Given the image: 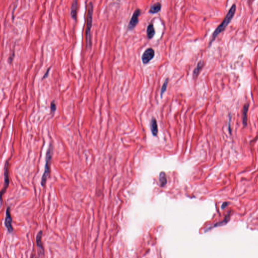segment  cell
Listing matches in <instances>:
<instances>
[{"label":"cell","mask_w":258,"mask_h":258,"mask_svg":"<svg viewBox=\"0 0 258 258\" xmlns=\"http://www.w3.org/2000/svg\"><path fill=\"white\" fill-rule=\"evenodd\" d=\"M235 11H236V5L234 4L231 7L230 9L229 10L228 12H227L226 15L225 16V17L223 20L221 24L217 27L216 29L215 30V31H214L212 35V39L210 40V44L213 42L214 39H216V37L220 33H222V31H224V30H225L226 27L227 26V25H228L229 23H230V21H232V19L233 18V17H234Z\"/></svg>","instance_id":"6da1fadb"},{"label":"cell","mask_w":258,"mask_h":258,"mask_svg":"<svg viewBox=\"0 0 258 258\" xmlns=\"http://www.w3.org/2000/svg\"><path fill=\"white\" fill-rule=\"evenodd\" d=\"M88 12L87 15L86 28V48H90L91 46V29L92 23V15L93 12V5L92 2H90L88 5Z\"/></svg>","instance_id":"7a4b0ae2"},{"label":"cell","mask_w":258,"mask_h":258,"mask_svg":"<svg viewBox=\"0 0 258 258\" xmlns=\"http://www.w3.org/2000/svg\"><path fill=\"white\" fill-rule=\"evenodd\" d=\"M53 146L51 143L48 146V149L47 150L45 158V171L42 176L41 180V185L44 187L45 185L46 181L50 176L51 171V159L53 157Z\"/></svg>","instance_id":"3957f363"},{"label":"cell","mask_w":258,"mask_h":258,"mask_svg":"<svg viewBox=\"0 0 258 258\" xmlns=\"http://www.w3.org/2000/svg\"><path fill=\"white\" fill-rule=\"evenodd\" d=\"M141 11L139 9H137L133 13V15L132 16L131 19L130 20V22L129 23V30H133L135 27L139 22V17L140 15Z\"/></svg>","instance_id":"277c9868"},{"label":"cell","mask_w":258,"mask_h":258,"mask_svg":"<svg viewBox=\"0 0 258 258\" xmlns=\"http://www.w3.org/2000/svg\"><path fill=\"white\" fill-rule=\"evenodd\" d=\"M155 55V51L153 48H148L145 51L142 56V60L143 63H148L153 59Z\"/></svg>","instance_id":"5b68a950"},{"label":"cell","mask_w":258,"mask_h":258,"mask_svg":"<svg viewBox=\"0 0 258 258\" xmlns=\"http://www.w3.org/2000/svg\"><path fill=\"white\" fill-rule=\"evenodd\" d=\"M12 218L11 217V213L9 207L7 208L6 212V218L5 219V225L6 227L8 232L12 233L13 231V227L12 226Z\"/></svg>","instance_id":"8992f818"},{"label":"cell","mask_w":258,"mask_h":258,"mask_svg":"<svg viewBox=\"0 0 258 258\" xmlns=\"http://www.w3.org/2000/svg\"><path fill=\"white\" fill-rule=\"evenodd\" d=\"M9 184V162L7 161L4 167V186L1 192V196L4 194Z\"/></svg>","instance_id":"52a82bcc"},{"label":"cell","mask_w":258,"mask_h":258,"mask_svg":"<svg viewBox=\"0 0 258 258\" xmlns=\"http://www.w3.org/2000/svg\"><path fill=\"white\" fill-rule=\"evenodd\" d=\"M249 104H246L243 107L242 110V119H243V124L244 126H247V112L249 110Z\"/></svg>","instance_id":"ba28073f"},{"label":"cell","mask_w":258,"mask_h":258,"mask_svg":"<svg viewBox=\"0 0 258 258\" xmlns=\"http://www.w3.org/2000/svg\"><path fill=\"white\" fill-rule=\"evenodd\" d=\"M78 6V1L77 0L73 1V3L72 4L70 13L72 18L74 19L75 20H76L77 19V11Z\"/></svg>","instance_id":"9c48e42d"},{"label":"cell","mask_w":258,"mask_h":258,"mask_svg":"<svg viewBox=\"0 0 258 258\" xmlns=\"http://www.w3.org/2000/svg\"><path fill=\"white\" fill-rule=\"evenodd\" d=\"M42 232L40 230L37 233L36 238V243L37 244V247H39L40 250H42V252H44V249H43V245L42 243Z\"/></svg>","instance_id":"30bf717a"},{"label":"cell","mask_w":258,"mask_h":258,"mask_svg":"<svg viewBox=\"0 0 258 258\" xmlns=\"http://www.w3.org/2000/svg\"><path fill=\"white\" fill-rule=\"evenodd\" d=\"M150 127L153 136H156L158 133V126L157 121L154 118H153L151 121Z\"/></svg>","instance_id":"8fae6325"},{"label":"cell","mask_w":258,"mask_h":258,"mask_svg":"<svg viewBox=\"0 0 258 258\" xmlns=\"http://www.w3.org/2000/svg\"><path fill=\"white\" fill-rule=\"evenodd\" d=\"M155 31L152 23L149 24L147 28V36L148 39H151L154 36Z\"/></svg>","instance_id":"7c38bea8"},{"label":"cell","mask_w":258,"mask_h":258,"mask_svg":"<svg viewBox=\"0 0 258 258\" xmlns=\"http://www.w3.org/2000/svg\"><path fill=\"white\" fill-rule=\"evenodd\" d=\"M161 8V4L157 2V3L154 4L153 5H152L150 7L149 12L151 13H156L158 12L160 10Z\"/></svg>","instance_id":"4fadbf2b"},{"label":"cell","mask_w":258,"mask_h":258,"mask_svg":"<svg viewBox=\"0 0 258 258\" xmlns=\"http://www.w3.org/2000/svg\"><path fill=\"white\" fill-rule=\"evenodd\" d=\"M203 65H204V62L202 61H200L198 63L196 68H195V69L194 70L193 74V76L194 78L196 77V76L198 75V74L199 73L200 71L202 69Z\"/></svg>","instance_id":"5bb4252c"},{"label":"cell","mask_w":258,"mask_h":258,"mask_svg":"<svg viewBox=\"0 0 258 258\" xmlns=\"http://www.w3.org/2000/svg\"><path fill=\"white\" fill-rule=\"evenodd\" d=\"M159 182L161 187H164L167 183V179L166 173L164 172H161L159 175Z\"/></svg>","instance_id":"9a60e30c"},{"label":"cell","mask_w":258,"mask_h":258,"mask_svg":"<svg viewBox=\"0 0 258 258\" xmlns=\"http://www.w3.org/2000/svg\"><path fill=\"white\" fill-rule=\"evenodd\" d=\"M168 83H169V79H168V78H167V79H166V81H164V83L163 84V85H162V87H161V98H162V95H163L164 93V92H165V91L166 90V88H167V85H168Z\"/></svg>","instance_id":"2e32d148"},{"label":"cell","mask_w":258,"mask_h":258,"mask_svg":"<svg viewBox=\"0 0 258 258\" xmlns=\"http://www.w3.org/2000/svg\"><path fill=\"white\" fill-rule=\"evenodd\" d=\"M56 108H57V107H56V104L54 101H53L51 104V112L54 113V111H56Z\"/></svg>","instance_id":"e0dca14e"},{"label":"cell","mask_w":258,"mask_h":258,"mask_svg":"<svg viewBox=\"0 0 258 258\" xmlns=\"http://www.w3.org/2000/svg\"><path fill=\"white\" fill-rule=\"evenodd\" d=\"M14 54H14V52H13L11 56H10L9 58H8V62H9V63L11 64V63L12 62L14 58Z\"/></svg>","instance_id":"ac0fdd59"},{"label":"cell","mask_w":258,"mask_h":258,"mask_svg":"<svg viewBox=\"0 0 258 258\" xmlns=\"http://www.w3.org/2000/svg\"><path fill=\"white\" fill-rule=\"evenodd\" d=\"M50 70H51V67L48 68L47 70H46V71L45 72V74L43 75V77H42V79H45V78H46L48 76V74H49V72H50Z\"/></svg>","instance_id":"d6986e66"},{"label":"cell","mask_w":258,"mask_h":258,"mask_svg":"<svg viewBox=\"0 0 258 258\" xmlns=\"http://www.w3.org/2000/svg\"><path fill=\"white\" fill-rule=\"evenodd\" d=\"M227 205H228V203L227 202H224L223 203L222 205V208L223 209L225 208L226 206H227Z\"/></svg>","instance_id":"ffe728a7"}]
</instances>
